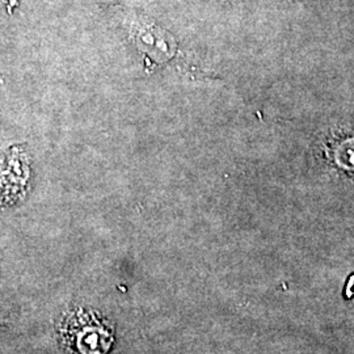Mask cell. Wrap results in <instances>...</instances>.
<instances>
[{
  "label": "cell",
  "instance_id": "1",
  "mask_svg": "<svg viewBox=\"0 0 354 354\" xmlns=\"http://www.w3.org/2000/svg\"><path fill=\"white\" fill-rule=\"evenodd\" d=\"M66 335L80 354H106L113 346V330L87 313L76 314L68 322Z\"/></svg>",
  "mask_w": 354,
  "mask_h": 354
}]
</instances>
